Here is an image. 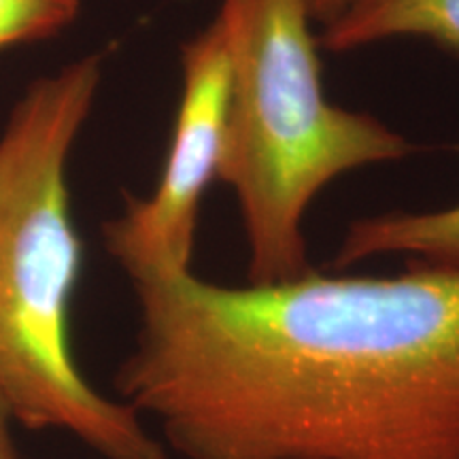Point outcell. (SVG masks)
<instances>
[{
	"label": "cell",
	"mask_w": 459,
	"mask_h": 459,
	"mask_svg": "<svg viewBox=\"0 0 459 459\" xmlns=\"http://www.w3.org/2000/svg\"><path fill=\"white\" fill-rule=\"evenodd\" d=\"M181 100L162 175L102 226L108 255L128 277L192 271L200 203L220 175L230 94V49L220 17L181 48Z\"/></svg>",
	"instance_id": "cell-4"
},
{
	"label": "cell",
	"mask_w": 459,
	"mask_h": 459,
	"mask_svg": "<svg viewBox=\"0 0 459 459\" xmlns=\"http://www.w3.org/2000/svg\"><path fill=\"white\" fill-rule=\"evenodd\" d=\"M13 423L15 419L11 415L7 402L0 395V459H20V451H17L13 432H11Z\"/></svg>",
	"instance_id": "cell-9"
},
{
	"label": "cell",
	"mask_w": 459,
	"mask_h": 459,
	"mask_svg": "<svg viewBox=\"0 0 459 459\" xmlns=\"http://www.w3.org/2000/svg\"><path fill=\"white\" fill-rule=\"evenodd\" d=\"M398 37L426 39L459 57V0H355L324 26L317 43L344 54Z\"/></svg>",
	"instance_id": "cell-6"
},
{
	"label": "cell",
	"mask_w": 459,
	"mask_h": 459,
	"mask_svg": "<svg viewBox=\"0 0 459 459\" xmlns=\"http://www.w3.org/2000/svg\"><path fill=\"white\" fill-rule=\"evenodd\" d=\"M79 13V0H0V49L54 37Z\"/></svg>",
	"instance_id": "cell-7"
},
{
	"label": "cell",
	"mask_w": 459,
	"mask_h": 459,
	"mask_svg": "<svg viewBox=\"0 0 459 459\" xmlns=\"http://www.w3.org/2000/svg\"><path fill=\"white\" fill-rule=\"evenodd\" d=\"M302 3L313 22H317L321 26H328L330 22H334L338 15L351 7L355 0H302Z\"/></svg>",
	"instance_id": "cell-8"
},
{
	"label": "cell",
	"mask_w": 459,
	"mask_h": 459,
	"mask_svg": "<svg viewBox=\"0 0 459 459\" xmlns=\"http://www.w3.org/2000/svg\"><path fill=\"white\" fill-rule=\"evenodd\" d=\"M100 56L34 82L0 134V395L28 429H60L102 459H170L134 409L85 381L71 347L82 240L68 158L94 107Z\"/></svg>",
	"instance_id": "cell-2"
},
{
	"label": "cell",
	"mask_w": 459,
	"mask_h": 459,
	"mask_svg": "<svg viewBox=\"0 0 459 459\" xmlns=\"http://www.w3.org/2000/svg\"><path fill=\"white\" fill-rule=\"evenodd\" d=\"M383 255H406L421 266L459 271V204L432 213L361 217L344 232L334 266L349 268Z\"/></svg>",
	"instance_id": "cell-5"
},
{
	"label": "cell",
	"mask_w": 459,
	"mask_h": 459,
	"mask_svg": "<svg viewBox=\"0 0 459 459\" xmlns=\"http://www.w3.org/2000/svg\"><path fill=\"white\" fill-rule=\"evenodd\" d=\"M113 383L181 459H459V271L130 277Z\"/></svg>",
	"instance_id": "cell-1"
},
{
	"label": "cell",
	"mask_w": 459,
	"mask_h": 459,
	"mask_svg": "<svg viewBox=\"0 0 459 459\" xmlns=\"http://www.w3.org/2000/svg\"><path fill=\"white\" fill-rule=\"evenodd\" d=\"M230 94L220 175L238 200L249 283L311 271L302 221L317 194L412 145L377 117L332 105L302 0H221Z\"/></svg>",
	"instance_id": "cell-3"
}]
</instances>
